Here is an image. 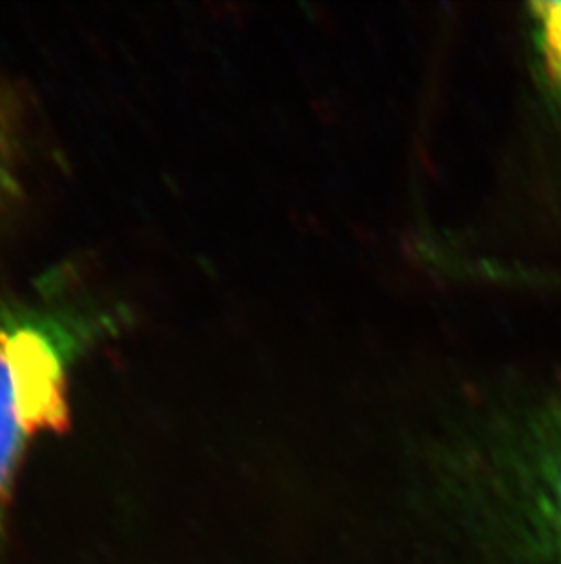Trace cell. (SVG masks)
Wrapping results in <instances>:
<instances>
[{
    "label": "cell",
    "instance_id": "6da1fadb",
    "mask_svg": "<svg viewBox=\"0 0 561 564\" xmlns=\"http://www.w3.org/2000/svg\"><path fill=\"white\" fill-rule=\"evenodd\" d=\"M441 501L474 564H561V400L465 424L443 453Z\"/></svg>",
    "mask_w": 561,
    "mask_h": 564
},
{
    "label": "cell",
    "instance_id": "7a4b0ae2",
    "mask_svg": "<svg viewBox=\"0 0 561 564\" xmlns=\"http://www.w3.org/2000/svg\"><path fill=\"white\" fill-rule=\"evenodd\" d=\"M77 349L75 336L52 316L0 319V549L30 447L68 422L69 373Z\"/></svg>",
    "mask_w": 561,
    "mask_h": 564
},
{
    "label": "cell",
    "instance_id": "3957f363",
    "mask_svg": "<svg viewBox=\"0 0 561 564\" xmlns=\"http://www.w3.org/2000/svg\"><path fill=\"white\" fill-rule=\"evenodd\" d=\"M530 10L541 61L561 94V2H536Z\"/></svg>",
    "mask_w": 561,
    "mask_h": 564
}]
</instances>
